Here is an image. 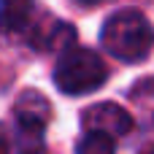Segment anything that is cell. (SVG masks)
Segmentation results:
<instances>
[{"instance_id": "obj_7", "label": "cell", "mask_w": 154, "mask_h": 154, "mask_svg": "<svg viewBox=\"0 0 154 154\" xmlns=\"http://www.w3.org/2000/svg\"><path fill=\"white\" fill-rule=\"evenodd\" d=\"M0 154H8V135L3 127H0Z\"/></svg>"}, {"instance_id": "obj_8", "label": "cell", "mask_w": 154, "mask_h": 154, "mask_svg": "<svg viewBox=\"0 0 154 154\" xmlns=\"http://www.w3.org/2000/svg\"><path fill=\"white\" fill-rule=\"evenodd\" d=\"M141 154H154V146H146V149H143Z\"/></svg>"}, {"instance_id": "obj_6", "label": "cell", "mask_w": 154, "mask_h": 154, "mask_svg": "<svg viewBox=\"0 0 154 154\" xmlns=\"http://www.w3.org/2000/svg\"><path fill=\"white\" fill-rule=\"evenodd\" d=\"M76 154H116V146H114V138L103 133H87L79 141Z\"/></svg>"}, {"instance_id": "obj_4", "label": "cell", "mask_w": 154, "mask_h": 154, "mask_svg": "<svg viewBox=\"0 0 154 154\" xmlns=\"http://www.w3.org/2000/svg\"><path fill=\"white\" fill-rule=\"evenodd\" d=\"M49 119H51V106L41 92L27 89V92L19 95V100H16V122H19L22 135H32L38 141L43 135V127L49 125Z\"/></svg>"}, {"instance_id": "obj_1", "label": "cell", "mask_w": 154, "mask_h": 154, "mask_svg": "<svg viewBox=\"0 0 154 154\" xmlns=\"http://www.w3.org/2000/svg\"><path fill=\"white\" fill-rule=\"evenodd\" d=\"M103 46L122 62H141L152 54L154 49V27L149 19L135 11V8H125L116 11L100 32Z\"/></svg>"}, {"instance_id": "obj_2", "label": "cell", "mask_w": 154, "mask_h": 154, "mask_svg": "<svg viewBox=\"0 0 154 154\" xmlns=\"http://www.w3.org/2000/svg\"><path fill=\"white\" fill-rule=\"evenodd\" d=\"M106 76H108L106 62L92 49H79V46L65 49L54 68V81H57L60 92H65V95L95 92L103 87Z\"/></svg>"}, {"instance_id": "obj_9", "label": "cell", "mask_w": 154, "mask_h": 154, "mask_svg": "<svg viewBox=\"0 0 154 154\" xmlns=\"http://www.w3.org/2000/svg\"><path fill=\"white\" fill-rule=\"evenodd\" d=\"M79 3H84V5H92V3H100V0H79Z\"/></svg>"}, {"instance_id": "obj_5", "label": "cell", "mask_w": 154, "mask_h": 154, "mask_svg": "<svg viewBox=\"0 0 154 154\" xmlns=\"http://www.w3.org/2000/svg\"><path fill=\"white\" fill-rule=\"evenodd\" d=\"M32 19V0H0V35L27 30Z\"/></svg>"}, {"instance_id": "obj_3", "label": "cell", "mask_w": 154, "mask_h": 154, "mask_svg": "<svg viewBox=\"0 0 154 154\" xmlns=\"http://www.w3.org/2000/svg\"><path fill=\"white\" fill-rule=\"evenodd\" d=\"M84 127L87 133H103L108 138H119L133 130V116L116 103H97L89 111H84Z\"/></svg>"}]
</instances>
